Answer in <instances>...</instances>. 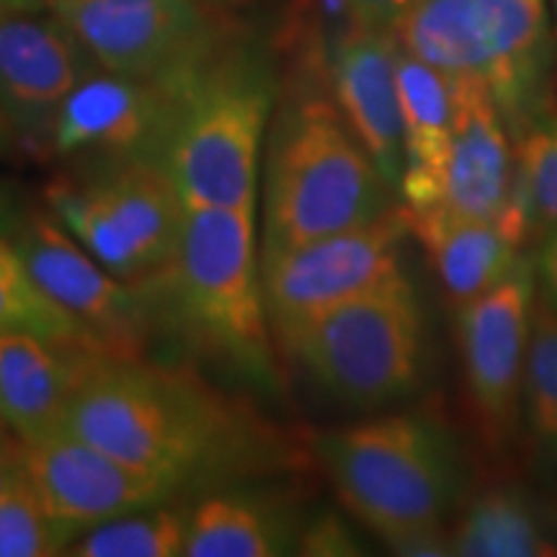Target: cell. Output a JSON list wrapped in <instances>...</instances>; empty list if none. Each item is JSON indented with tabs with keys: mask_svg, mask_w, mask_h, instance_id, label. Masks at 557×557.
<instances>
[{
	"mask_svg": "<svg viewBox=\"0 0 557 557\" xmlns=\"http://www.w3.org/2000/svg\"><path fill=\"white\" fill-rule=\"evenodd\" d=\"M235 483L207 491L186 511L184 557L295 555L302 521L295 498Z\"/></svg>",
	"mask_w": 557,
	"mask_h": 557,
	"instance_id": "ac0fdd59",
	"label": "cell"
},
{
	"mask_svg": "<svg viewBox=\"0 0 557 557\" xmlns=\"http://www.w3.org/2000/svg\"><path fill=\"white\" fill-rule=\"evenodd\" d=\"M331 90L348 127L364 145L389 189L403 176V124L398 101V39L380 26L354 24L338 34L329 58Z\"/></svg>",
	"mask_w": 557,
	"mask_h": 557,
	"instance_id": "9a60e30c",
	"label": "cell"
},
{
	"mask_svg": "<svg viewBox=\"0 0 557 557\" xmlns=\"http://www.w3.org/2000/svg\"><path fill=\"white\" fill-rule=\"evenodd\" d=\"M519 455L542 487H557V312L537 295L521 382Z\"/></svg>",
	"mask_w": 557,
	"mask_h": 557,
	"instance_id": "603a6c76",
	"label": "cell"
},
{
	"mask_svg": "<svg viewBox=\"0 0 557 557\" xmlns=\"http://www.w3.org/2000/svg\"><path fill=\"white\" fill-rule=\"evenodd\" d=\"M150 289L194 344L263 393L282 389V357L261 278L256 207H186L176 259Z\"/></svg>",
	"mask_w": 557,
	"mask_h": 557,
	"instance_id": "3957f363",
	"label": "cell"
},
{
	"mask_svg": "<svg viewBox=\"0 0 557 557\" xmlns=\"http://www.w3.org/2000/svg\"><path fill=\"white\" fill-rule=\"evenodd\" d=\"M24 218L26 212L21 209L16 191L11 186L0 184V238H13Z\"/></svg>",
	"mask_w": 557,
	"mask_h": 557,
	"instance_id": "1f68e13d",
	"label": "cell"
},
{
	"mask_svg": "<svg viewBox=\"0 0 557 557\" xmlns=\"http://www.w3.org/2000/svg\"><path fill=\"white\" fill-rule=\"evenodd\" d=\"M107 73L189 90L220 58L201 0H41Z\"/></svg>",
	"mask_w": 557,
	"mask_h": 557,
	"instance_id": "ba28073f",
	"label": "cell"
},
{
	"mask_svg": "<svg viewBox=\"0 0 557 557\" xmlns=\"http://www.w3.org/2000/svg\"><path fill=\"white\" fill-rule=\"evenodd\" d=\"M447 81L451 88V143L438 205L465 218L498 222L517 176L513 137L483 86L465 78Z\"/></svg>",
	"mask_w": 557,
	"mask_h": 557,
	"instance_id": "2e32d148",
	"label": "cell"
},
{
	"mask_svg": "<svg viewBox=\"0 0 557 557\" xmlns=\"http://www.w3.org/2000/svg\"><path fill=\"white\" fill-rule=\"evenodd\" d=\"M21 459L47 513L73 542L103 521L178 498L171 485L129 468L67 429L21 442Z\"/></svg>",
	"mask_w": 557,
	"mask_h": 557,
	"instance_id": "7c38bea8",
	"label": "cell"
},
{
	"mask_svg": "<svg viewBox=\"0 0 557 557\" xmlns=\"http://www.w3.org/2000/svg\"><path fill=\"white\" fill-rule=\"evenodd\" d=\"M16 145V132H13L11 122L5 120V114L0 111V158H5Z\"/></svg>",
	"mask_w": 557,
	"mask_h": 557,
	"instance_id": "d6a6232c",
	"label": "cell"
},
{
	"mask_svg": "<svg viewBox=\"0 0 557 557\" xmlns=\"http://www.w3.org/2000/svg\"><path fill=\"white\" fill-rule=\"evenodd\" d=\"M395 39L444 78L483 86L511 137L553 103L557 41L545 0H410Z\"/></svg>",
	"mask_w": 557,
	"mask_h": 557,
	"instance_id": "5b68a950",
	"label": "cell"
},
{
	"mask_svg": "<svg viewBox=\"0 0 557 557\" xmlns=\"http://www.w3.org/2000/svg\"><path fill=\"white\" fill-rule=\"evenodd\" d=\"M344 3L351 11V18L361 21V24L395 32L410 0H344Z\"/></svg>",
	"mask_w": 557,
	"mask_h": 557,
	"instance_id": "f1b7e54d",
	"label": "cell"
},
{
	"mask_svg": "<svg viewBox=\"0 0 557 557\" xmlns=\"http://www.w3.org/2000/svg\"><path fill=\"white\" fill-rule=\"evenodd\" d=\"M398 101L403 124V207L423 209L444 197L451 143V88L438 70L398 45Z\"/></svg>",
	"mask_w": 557,
	"mask_h": 557,
	"instance_id": "7402d4cb",
	"label": "cell"
},
{
	"mask_svg": "<svg viewBox=\"0 0 557 557\" xmlns=\"http://www.w3.org/2000/svg\"><path fill=\"white\" fill-rule=\"evenodd\" d=\"M271 109L269 67L248 54H220L186 90L163 152L186 207H256Z\"/></svg>",
	"mask_w": 557,
	"mask_h": 557,
	"instance_id": "52a82bcc",
	"label": "cell"
},
{
	"mask_svg": "<svg viewBox=\"0 0 557 557\" xmlns=\"http://www.w3.org/2000/svg\"><path fill=\"white\" fill-rule=\"evenodd\" d=\"M26 5H29V0H0V16L13 11H26Z\"/></svg>",
	"mask_w": 557,
	"mask_h": 557,
	"instance_id": "836d02e7",
	"label": "cell"
},
{
	"mask_svg": "<svg viewBox=\"0 0 557 557\" xmlns=\"http://www.w3.org/2000/svg\"><path fill=\"white\" fill-rule=\"evenodd\" d=\"M88 184L135 248L148 278L169 269L184 233L186 201L165 165L158 160H111Z\"/></svg>",
	"mask_w": 557,
	"mask_h": 557,
	"instance_id": "ffe728a7",
	"label": "cell"
},
{
	"mask_svg": "<svg viewBox=\"0 0 557 557\" xmlns=\"http://www.w3.org/2000/svg\"><path fill=\"white\" fill-rule=\"evenodd\" d=\"M96 67L99 62L60 18L26 11L0 16V111L16 139L50 145L62 103Z\"/></svg>",
	"mask_w": 557,
	"mask_h": 557,
	"instance_id": "5bb4252c",
	"label": "cell"
},
{
	"mask_svg": "<svg viewBox=\"0 0 557 557\" xmlns=\"http://www.w3.org/2000/svg\"><path fill=\"white\" fill-rule=\"evenodd\" d=\"M553 13H555V21H553V29H555V41H557V0H553Z\"/></svg>",
	"mask_w": 557,
	"mask_h": 557,
	"instance_id": "e575fe53",
	"label": "cell"
},
{
	"mask_svg": "<svg viewBox=\"0 0 557 557\" xmlns=\"http://www.w3.org/2000/svg\"><path fill=\"white\" fill-rule=\"evenodd\" d=\"M62 429L173 491H214L292 472L302 449L259 408L197 369L143 357H101Z\"/></svg>",
	"mask_w": 557,
	"mask_h": 557,
	"instance_id": "6da1fadb",
	"label": "cell"
},
{
	"mask_svg": "<svg viewBox=\"0 0 557 557\" xmlns=\"http://www.w3.org/2000/svg\"><path fill=\"white\" fill-rule=\"evenodd\" d=\"M73 537L47 513L24 472L0 496V557L65 555Z\"/></svg>",
	"mask_w": 557,
	"mask_h": 557,
	"instance_id": "4316f807",
	"label": "cell"
},
{
	"mask_svg": "<svg viewBox=\"0 0 557 557\" xmlns=\"http://www.w3.org/2000/svg\"><path fill=\"white\" fill-rule=\"evenodd\" d=\"M101 357H107L101 348L78 341L0 336V423L18 442L62 429L70 403Z\"/></svg>",
	"mask_w": 557,
	"mask_h": 557,
	"instance_id": "e0dca14e",
	"label": "cell"
},
{
	"mask_svg": "<svg viewBox=\"0 0 557 557\" xmlns=\"http://www.w3.org/2000/svg\"><path fill=\"white\" fill-rule=\"evenodd\" d=\"M534 276H537L540 299L557 312V230L540 240V250L534 256Z\"/></svg>",
	"mask_w": 557,
	"mask_h": 557,
	"instance_id": "f546056e",
	"label": "cell"
},
{
	"mask_svg": "<svg viewBox=\"0 0 557 557\" xmlns=\"http://www.w3.org/2000/svg\"><path fill=\"white\" fill-rule=\"evenodd\" d=\"M186 511L160 504L88 529L65 557H184Z\"/></svg>",
	"mask_w": 557,
	"mask_h": 557,
	"instance_id": "484cf974",
	"label": "cell"
},
{
	"mask_svg": "<svg viewBox=\"0 0 557 557\" xmlns=\"http://www.w3.org/2000/svg\"><path fill=\"white\" fill-rule=\"evenodd\" d=\"M24 472V459H21V442L0 423V496L9 491L13 480Z\"/></svg>",
	"mask_w": 557,
	"mask_h": 557,
	"instance_id": "4dcf8cb0",
	"label": "cell"
},
{
	"mask_svg": "<svg viewBox=\"0 0 557 557\" xmlns=\"http://www.w3.org/2000/svg\"><path fill=\"white\" fill-rule=\"evenodd\" d=\"M403 212L408 233L426 250L455 308L496 287L524 256V248L508 238L498 222L465 218L444 205L403 207Z\"/></svg>",
	"mask_w": 557,
	"mask_h": 557,
	"instance_id": "44dd1931",
	"label": "cell"
},
{
	"mask_svg": "<svg viewBox=\"0 0 557 557\" xmlns=\"http://www.w3.org/2000/svg\"><path fill=\"white\" fill-rule=\"evenodd\" d=\"M359 534L338 513H320L299 534L297 553L302 555H364Z\"/></svg>",
	"mask_w": 557,
	"mask_h": 557,
	"instance_id": "83f0119b",
	"label": "cell"
},
{
	"mask_svg": "<svg viewBox=\"0 0 557 557\" xmlns=\"http://www.w3.org/2000/svg\"><path fill=\"white\" fill-rule=\"evenodd\" d=\"M408 238L406 212L395 205L364 225L261 256L263 297L278 357L289 338L323 312L406 271Z\"/></svg>",
	"mask_w": 557,
	"mask_h": 557,
	"instance_id": "30bf717a",
	"label": "cell"
},
{
	"mask_svg": "<svg viewBox=\"0 0 557 557\" xmlns=\"http://www.w3.org/2000/svg\"><path fill=\"white\" fill-rule=\"evenodd\" d=\"M261 173V256L364 225L395 207V191L333 96L305 94L278 111Z\"/></svg>",
	"mask_w": 557,
	"mask_h": 557,
	"instance_id": "277c9868",
	"label": "cell"
},
{
	"mask_svg": "<svg viewBox=\"0 0 557 557\" xmlns=\"http://www.w3.org/2000/svg\"><path fill=\"white\" fill-rule=\"evenodd\" d=\"M310 451L346 511L389 553L451 555L449 524L472 487L462 442L438 410L389 408L323 429Z\"/></svg>",
	"mask_w": 557,
	"mask_h": 557,
	"instance_id": "7a4b0ae2",
	"label": "cell"
},
{
	"mask_svg": "<svg viewBox=\"0 0 557 557\" xmlns=\"http://www.w3.org/2000/svg\"><path fill=\"white\" fill-rule=\"evenodd\" d=\"M517 176L498 225L521 248L557 230V103L542 109L513 137Z\"/></svg>",
	"mask_w": 557,
	"mask_h": 557,
	"instance_id": "cb8c5ba5",
	"label": "cell"
},
{
	"mask_svg": "<svg viewBox=\"0 0 557 557\" xmlns=\"http://www.w3.org/2000/svg\"><path fill=\"white\" fill-rule=\"evenodd\" d=\"M186 90L94 73L62 103L50 135L54 156L101 152L114 160L163 163Z\"/></svg>",
	"mask_w": 557,
	"mask_h": 557,
	"instance_id": "4fadbf2b",
	"label": "cell"
},
{
	"mask_svg": "<svg viewBox=\"0 0 557 557\" xmlns=\"http://www.w3.org/2000/svg\"><path fill=\"white\" fill-rule=\"evenodd\" d=\"M11 240L39 287L81 320L111 357H143L150 325L145 284L111 274L52 214L26 212Z\"/></svg>",
	"mask_w": 557,
	"mask_h": 557,
	"instance_id": "8fae6325",
	"label": "cell"
},
{
	"mask_svg": "<svg viewBox=\"0 0 557 557\" xmlns=\"http://www.w3.org/2000/svg\"><path fill=\"white\" fill-rule=\"evenodd\" d=\"M537 276L524 253L496 287L457 308V354L465 406L491 459L519 449L521 382L532 333Z\"/></svg>",
	"mask_w": 557,
	"mask_h": 557,
	"instance_id": "9c48e42d",
	"label": "cell"
},
{
	"mask_svg": "<svg viewBox=\"0 0 557 557\" xmlns=\"http://www.w3.org/2000/svg\"><path fill=\"white\" fill-rule=\"evenodd\" d=\"M325 398L380 413L426 385L429 325L408 269L341 302L282 348Z\"/></svg>",
	"mask_w": 557,
	"mask_h": 557,
	"instance_id": "8992f818",
	"label": "cell"
},
{
	"mask_svg": "<svg viewBox=\"0 0 557 557\" xmlns=\"http://www.w3.org/2000/svg\"><path fill=\"white\" fill-rule=\"evenodd\" d=\"M457 557L557 555V506L519 480H491L470 491L449 524Z\"/></svg>",
	"mask_w": 557,
	"mask_h": 557,
	"instance_id": "d6986e66",
	"label": "cell"
},
{
	"mask_svg": "<svg viewBox=\"0 0 557 557\" xmlns=\"http://www.w3.org/2000/svg\"><path fill=\"white\" fill-rule=\"evenodd\" d=\"M5 333H32L54 341H78L101 348L99 341L81 320L62 310L54 299L39 287V282L18 253L16 243L0 238V336Z\"/></svg>",
	"mask_w": 557,
	"mask_h": 557,
	"instance_id": "d4e9b609",
	"label": "cell"
},
{
	"mask_svg": "<svg viewBox=\"0 0 557 557\" xmlns=\"http://www.w3.org/2000/svg\"><path fill=\"white\" fill-rule=\"evenodd\" d=\"M201 3H207V5L209 3H227V0H201Z\"/></svg>",
	"mask_w": 557,
	"mask_h": 557,
	"instance_id": "d590c367",
	"label": "cell"
}]
</instances>
